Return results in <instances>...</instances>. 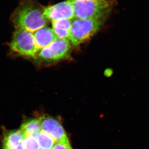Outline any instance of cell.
I'll return each instance as SVG.
<instances>
[{
	"mask_svg": "<svg viewBox=\"0 0 149 149\" xmlns=\"http://www.w3.org/2000/svg\"><path fill=\"white\" fill-rule=\"evenodd\" d=\"M44 9L34 0H20L11 17L16 29H22L32 33L47 24Z\"/></svg>",
	"mask_w": 149,
	"mask_h": 149,
	"instance_id": "cell-1",
	"label": "cell"
},
{
	"mask_svg": "<svg viewBox=\"0 0 149 149\" xmlns=\"http://www.w3.org/2000/svg\"><path fill=\"white\" fill-rule=\"evenodd\" d=\"M76 18H96L109 15L116 0H69Z\"/></svg>",
	"mask_w": 149,
	"mask_h": 149,
	"instance_id": "cell-2",
	"label": "cell"
},
{
	"mask_svg": "<svg viewBox=\"0 0 149 149\" xmlns=\"http://www.w3.org/2000/svg\"><path fill=\"white\" fill-rule=\"evenodd\" d=\"M108 16L75 19L72 22L68 40L75 47L89 40L102 26Z\"/></svg>",
	"mask_w": 149,
	"mask_h": 149,
	"instance_id": "cell-3",
	"label": "cell"
},
{
	"mask_svg": "<svg viewBox=\"0 0 149 149\" xmlns=\"http://www.w3.org/2000/svg\"><path fill=\"white\" fill-rule=\"evenodd\" d=\"M9 47L13 53L23 56L35 57L38 52L33 33L22 29L14 32Z\"/></svg>",
	"mask_w": 149,
	"mask_h": 149,
	"instance_id": "cell-4",
	"label": "cell"
},
{
	"mask_svg": "<svg viewBox=\"0 0 149 149\" xmlns=\"http://www.w3.org/2000/svg\"><path fill=\"white\" fill-rule=\"evenodd\" d=\"M68 39L58 38L47 47L37 53V56L44 61L51 62L60 60L68 56L70 44Z\"/></svg>",
	"mask_w": 149,
	"mask_h": 149,
	"instance_id": "cell-5",
	"label": "cell"
},
{
	"mask_svg": "<svg viewBox=\"0 0 149 149\" xmlns=\"http://www.w3.org/2000/svg\"><path fill=\"white\" fill-rule=\"evenodd\" d=\"M44 16L52 22L60 19H72L74 17L73 7L69 0L44 8Z\"/></svg>",
	"mask_w": 149,
	"mask_h": 149,
	"instance_id": "cell-6",
	"label": "cell"
},
{
	"mask_svg": "<svg viewBox=\"0 0 149 149\" xmlns=\"http://www.w3.org/2000/svg\"><path fill=\"white\" fill-rule=\"evenodd\" d=\"M42 131L51 136L55 142L68 140L61 123L55 118L44 116L40 117Z\"/></svg>",
	"mask_w": 149,
	"mask_h": 149,
	"instance_id": "cell-7",
	"label": "cell"
},
{
	"mask_svg": "<svg viewBox=\"0 0 149 149\" xmlns=\"http://www.w3.org/2000/svg\"><path fill=\"white\" fill-rule=\"evenodd\" d=\"M34 36L38 52L47 47L58 38L52 29L47 27H43L34 32Z\"/></svg>",
	"mask_w": 149,
	"mask_h": 149,
	"instance_id": "cell-8",
	"label": "cell"
},
{
	"mask_svg": "<svg viewBox=\"0 0 149 149\" xmlns=\"http://www.w3.org/2000/svg\"><path fill=\"white\" fill-rule=\"evenodd\" d=\"M72 22L70 19H60L52 22V28L59 39H69Z\"/></svg>",
	"mask_w": 149,
	"mask_h": 149,
	"instance_id": "cell-9",
	"label": "cell"
},
{
	"mask_svg": "<svg viewBox=\"0 0 149 149\" xmlns=\"http://www.w3.org/2000/svg\"><path fill=\"white\" fill-rule=\"evenodd\" d=\"M24 137L37 136L42 130L40 118H33L23 123L20 128Z\"/></svg>",
	"mask_w": 149,
	"mask_h": 149,
	"instance_id": "cell-10",
	"label": "cell"
},
{
	"mask_svg": "<svg viewBox=\"0 0 149 149\" xmlns=\"http://www.w3.org/2000/svg\"><path fill=\"white\" fill-rule=\"evenodd\" d=\"M36 138L40 147L43 149H52L56 143L51 136L42 130L37 134Z\"/></svg>",
	"mask_w": 149,
	"mask_h": 149,
	"instance_id": "cell-11",
	"label": "cell"
},
{
	"mask_svg": "<svg viewBox=\"0 0 149 149\" xmlns=\"http://www.w3.org/2000/svg\"><path fill=\"white\" fill-rule=\"evenodd\" d=\"M40 147L36 136H35L25 137L22 143L23 149H40Z\"/></svg>",
	"mask_w": 149,
	"mask_h": 149,
	"instance_id": "cell-12",
	"label": "cell"
},
{
	"mask_svg": "<svg viewBox=\"0 0 149 149\" xmlns=\"http://www.w3.org/2000/svg\"><path fill=\"white\" fill-rule=\"evenodd\" d=\"M52 149H73L69 140L56 142Z\"/></svg>",
	"mask_w": 149,
	"mask_h": 149,
	"instance_id": "cell-13",
	"label": "cell"
},
{
	"mask_svg": "<svg viewBox=\"0 0 149 149\" xmlns=\"http://www.w3.org/2000/svg\"><path fill=\"white\" fill-rule=\"evenodd\" d=\"M10 149H23V148H12Z\"/></svg>",
	"mask_w": 149,
	"mask_h": 149,
	"instance_id": "cell-14",
	"label": "cell"
},
{
	"mask_svg": "<svg viewBox=\"0 0 149 149\" xmlns=\"http://www.w3.org/2000/svg\"><path fill=\"white\" fill-rule=\"evenodd\" d=\"M40 149H42V148H40Z\"/></svg>",
	"mask_w": 149,
	"mask_h": 149,
	"instance_id": "cell-15",
	"label": "cell"
}]
</instances>
